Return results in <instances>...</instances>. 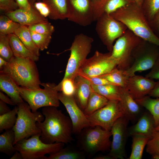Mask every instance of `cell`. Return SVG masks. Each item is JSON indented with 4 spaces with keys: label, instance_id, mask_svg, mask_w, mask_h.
<instances>
[{
    "label": "cell",
    "instance_id": "obj_1",
    "mask_svg": "<svg viewBox=\"0 0 159 159\" xmlns=\"http://www.w3.org/2000/svg\"><path fill=\"white\" fill-rule=\"evenodd\" d=\"M57 107L49 106L42 108L44 120L37 122L41 131L40 139L46 144L71 143L74 140L71 120Z\"/></svg>",
    "mask_w": 159,
    "mask_h": 159
},
{
    "label": "cell",
    "instance_id": "obj_2",
    "mask_svg": "<svg viewBox=\"0 0 159 159\" xmlns=\"http://www.w3.org/2000/svg\"><path fill=\"white\" fill-rule=\"evenodd\" d=\"M110 14L142 39L159 46V38L151 29L141 7L135 3L122 7Z\"/></svg>",
    "mask_w": 159,
    "mask_h": 159
},
{
    "label": "cell",
    "instance_id": "obj_3",
    "mask_svg": "<svg viewBox=\"0 0 159 159\" xmlns=\"http://www.w3.org/2000/svg\"><path fill=\"white\" fill-rule=\"evenodd\" d=\"M35 62L30 59L14 56L0 70V72L9 75L22 87L39 89L42 83Z\"/></svg>",
    "mask_w": 159,
    "mask_h": 159
},
{
    "label": "cell",
    "instance_id": "obj_4",
    "mask_svg": "<svg viewBox=\"0 0 159 159\" xmlns=\"http://www.w3.org/2000/svg\"><path fill=\"white\" fill-rule=\"evenodd\" d=\"M111 136L110 130L98 126H89L83 129L78 134V146L81 150L90 155L110 151Z\"/></svg>",
    "mask_w": 159,
    "mask_h": 159
},
{
    "label": "cell",
    "instance_id": "obj_5",
    "mask_svg": "<svg viewBox=\"0 0 159 159\" xmlns=\"http://www.w3.org/2000/svg\"><path fill=\"white\" fill-rule=\"evenodd\" d=\"M18 107L16 121L12 128L15 139L14 145L19 141L41 134V131L37 122L43 121L44 119L42 113L33 112L29 104L24 102L17 105Z\"/></svg>",
    "mask_w": 159,
    "mask_h": 159
},
{
    "label": "cell",
    "instance_id": "obj_6",
    "mask_svg": "<svg viewBox=\"0 0 159 159\" xmlns=\"http://www.w3.org/2000/svg\"><path fill=\"white\" fill-rule=\"evenodd\" d=\"M43 89L32 90L19 87L20 94L29 105L33 112L39 108L47 106L58 107L59 105V90L57 85L50 82L42 83Z\"/></svg>",
    "mask_w": 159,
    "mask_h": 159
},
{
    "label": "cell",
    "instance_id": "obj_7",
    "mask_svg": "<svg viewBox=\"0 0 159 159\" xmlns=\"http://www.w3.org/2000/svg\"><path fill=\"white\" fill-rule=\"evenodd\" d=\"M93 39L83 33L76 35L70 48V57L62 79H74L90 52Z\"/></svg>",
    "mask_w": 159,
    "mask_h": 159
},
{
    "label": "cell",
    "instance_id": "obj_8",
    "mask_svg": "<svg viewBox=\"0 0 159 159\" xmlns=\"http://www.w3.org/2000/svg\"><path fill=\"white\" fill-rule=\"evenodd\" d=\"M41 134L21 140L14 146L21 154L23 159H43L46 154L54 153L64 147V144H46L40 139Z\"/></svg>",
    "mask_w": 159,
    "mask_h": 159
},
{
    "label": "cell",
    "instance_id": "obj_9",
    "mask_svg": "<svg viewBox=\"0 0 159 159\" xmlns=\"http://www.w3.org/2000/svg\"><path fill=\"white\" fill-rule=\"evenodd\" d=\"M142 39L128 29L117 39L111 56L116 61L117 69L125 71L131 67L133 62L132 52Z\"/></svg>",
    "mask_w": 159,
    "mask_h": 159
},
{
    "label": "cell",
    "instance_id": "obj_10",
    "mask_svg": "<svg viewBox=\"0 0 159 159\" xmlns=\"http://www.w3.org/2000/svg\"><path fill=\"white\" fill-rule=\"evenodd\" d=\"M159 55V46L142 39L132 52V65L124 73L130 77L137 72L151 69Z\"/></svg>",
    "mask_w": 159,
    "mask_h": 159
},
{
    "label": "cell",
    "instance_id": "obj_11",
    "mask_svg": "<svg viewBox=\"0 0 159 159\" xmlns=\"http://www.w3.org/2000/svg\"><path fill=\"white\" fill-rule=\"evenodd\" d=\"M95 30L102 43L109 51H112L115 40L121 36L128 29L122 22L110 14H104L96 21Z\"/></svg>",
    "mask_w": 159,
    "mask_h": 159
},
{
    "label": "cell",
    "instance_id": "obj_12",
    "mask_svg": "<svg viewBox=\"0 0 159 159\" xmlns=\"http://www.w3.org/2000/svg\"><path fill=\"white\" fill-rule=\"evenodd\" d=\"M124 116L119 101L109 100L104 107L87 117L90 126H98L110 130L117 120Z\"/></svg>",
    "mask_w": 159,
    "mask_h": 159
},
{
    "label": "cell",
    "instance_id": "obj_13",
    "mask_svg": "<svg viewBox=\"0 0 159 159\" xmlns=\"http://www.w3.org/2000/svg\"><path fill=\"white\" fill-rule=\"evenodd\" d=\"M111 55V52L102 53L96 51L92 57L87 59L78 72L90 77L99 76L109 73L117 65Z\"/></svg>",
    "mask_w": 159,
    "mask_h": 159
},
{
    "label": "cell",
    "instance_id": "obj_14",
    "mask_svg": "<svg viewBox=\"0 0 159 159\" xmlns=\"http://www.w3.org/2000/svg\"><path fill=\"white\" fill-rule=\"evenodd\" d=\"M129 121L125 116H122L117 120L111 129L112 139L108 154L113 159L126 158L125 146L128 136L127 126Z\"/></svg>",
    "mask_w": 159,
    "mask_h": 159
},
{
    "label": "cell",
    "instance_id": "obj_15",
    "mask_svg": "<svg viewBox=\"0 0 159 159\" xmlns=\"http://www.w3.org/2000/svg\"><path fill=\"white\" fill-rule=\"evenodd\" d=\"M67 19L79 25L86 26L94 21L93 4L90 0H67Z\"/></svg>",
    "mask_w": 159,
    "mask_h": 159
},
{
    "label": "cell",
    "instance_id": "obj_16",
    "mask_svg": "<svg viewBox=\"0 0 159 159\" xmlns=\"http://www.w3.org/2000/svg\"><path fill=\"white\" fill-rule=\"evenodd\" d=\"M58 97L69 115L72 124L73 134L78 135L83 129L90 126L87 116L78 105L73 96H67L60 92H59Z\"/></svg>",
    "mask_w": 159,
    "mask_h": 159
},
{
    "label": "cell",
    "instance_id": "obj_17",
    "mask_svg": "<svg viewBox=\"0 0 159 159\" xmlns=\"http://www.w3.org/2000/svg\"><path fill=\"white\" fill-rule=\"evenodd\" d=\"M156 82L152 79L135 74L128 78L125 88L135 100L148 95Z\"/></svg>",
    "mask_w": 159,
    "mask_h": 159
},
{
    "label": "cell",
    "instance_id": "obj_18",
    "mask_svg": "<svg viewBox=\"0 0 159 159\" xmlns=\"http://www.w3.org/2000/svg\"><path fill=\"white\" fill-rule=\"evenodd\" d=\"M121 106L125 116L132 123L136 122L143 112V107L138 104L125 88L120 86Z\"/></svg>",
    "mask_w": 159,
    "mask_h": 159
},
{
    "label": "cell",
    "instance_id": "obj_19",
    "mask_svg": "<svg viewBox=\"0 0 159 159\" xmlns=\"http://www.w3.org/2000/svg\"><path fill=\"white\" fill-rule=\"evenodd\" d=\"M5 14L14 21L21 25L28 26L48 21L33 7L29 10L19 8L15 10L6 12Z\"/></svg>",
    "mask_w": 159,
    "mask_h": 159
},
{
    "label": "cell",
    "instance_id": "obj_20",
    "mask_svg": "<svg viewBox=\"0 0 159 159\" xmlns=\"http://www.w3.org/2000/svg\"><path fill=\"white\" fill-rule=\"evenodd\" d=\"M154 121L149 112H144L136 123L128 129V136L143 135L150 139L156 131Z\"/></svg>",
    "mask_w": 159,
    "mask_h": 159
},
{
    "label": "cell",
    "instance_id": "obj_21",
    "mask_svg": "<svg viewBox=\"0 0 159 159\" xmlns=\"http://www.w3.org/2000/svg\"><path fill=\"white\" fill-rule=\"evenodd\" d=\"M133 2L131 0H98L93 4L94 20L96 21L101 15L109 14Z\"/></svg>",
    "mask_w": 159,
    "mask_h": 159
},
{
    "label": "cell",
    "instance_id": "obj_22",
    "mask_svg": "<svg viewBox=\"0 0 159 159\" xmlns=\"http://www.w3.org/2000/svg\"><path fill=\"white\" fill-rule=\"evenodd\" d=\"M74 82L75 90L73 96L78 105L83 111L92 91L91 84L79 74L75 77Z\"/></svg>",
    "mask_w": 159,
    "mask_h": 159
},
{
    "label": "cell",
    "instance_id": "obj_23",
    "mask_svg": "<svg viewBox=\"0 0 159 159\" xmlns=\"http://www.w3.org/2000/svg\"><path fill=\"white\" fill-rule=\"evenodd\" d=\"M18 85L9 75L0 72V90L6 93L16 105L24 102L20 94Z\"/></svg>",
    "mask_w": 159,
    "mask_h": 159
},
{
    "label": "cell",
    "instance_id": "obj_24",
    "mask_svg": "<svg viewBox=\"0 0 159 159\" xmlns=\"http://www.w3.org/2000/svg\"><path fill=\"white\" fill-rule=\"evenodd\" d=\"M8 35L14 57L19 58H29L35 62L38 60L39 57L28 49L15 34Z\"/></svg>",
    "mask_w": 159,
    "mask_h": 159
},
{
    "label": "cell",
    "instance_id": "obj_25",
    "mask_svg": "<svg viewBox=\"0 0 159 159\" xmlns=\"http://www.w3.org/2000/svg\"><path fill=\"white\" fill-rule=\"evenodd\" d=\"M48 6L49 17L55 20L67 19L68 9L67 0H43Z\"/></svg>",
    "mask_w": 159,
    "mask_h": 159
},
{
    "label": "cell",
    "instance_id": "obj_26",
    "mask_svg": "<svg viewBox=\"0 0 159 159\" xmlns=\"http://www.w3.org/2000/svg\"><path fill=\"white\" fill-rule=\"evenodd\" d=\"M143 107L146 109L152 115L155 127L159 125V98H153L148 95L135 100Z\"/></svg>",
    "mask_w": 159,
    "mask_h": 159
},
{
    "label": "cell",
    "instance_id": "obj_27",
    "mask_svg": "<svg viewBox=\"0 0 159 159\" xmlns=\"http://www.w3.org/2000/svg\"><path fill=\"white\" fill-rule=\"evenodd\" d=\"M14 34L28 49L38 56H40V50L34 43L28 26L21 25Z\"/></svg>",
    "mask_w": 159,
    "mask_h": 159
},
{
    "label": "cell",
    "instance_id": "obj_28",
    "mask_svg": "<svg viewBox=\"0 0 159 159\" xmlns=\"http://www.w3.org/2000/svg\"><path fill=\"white\" fill-rule=\"evenodd\" d=\"M85 157V153L80 150L67 147L48 157L45 156L43 159H84Z\"/></svg>",
    "mask_w": 159,
    "mask_h": 159
},
{
    "label": "cell",
    "instance_id": "obj_29",
    "mask_svg": "<svg viewBox=\"0 0 159 159\" xmlns=\"http://www.w3.org/2000/svg\"><path fill=\"white\" fill-rule=\"evenodd\" d=\"M92 91L106 98L109 100H120V86L112 85H91Z\"/></svg>",
    "mask_w": 159,
    "mask_h": 159
},
{
    "label": "cell",
    "instance_id": "obj_30",
    "mask_svg": "<svg viewBox=\"0 0 159 159\" xmlns=\"http://www.w3.org/2000/svg\"><path fill=\"white\" fill-rule=\"evenodd\" d=\"M108 101L105 97L92 91L83 112L86 116L90 115L105 106Z\"/></svg>",
    "mask_w": 159,
    "mask_h": 159
},
{
    "label": "cell",
    "instance_id": "obj_31",
    "mask_svg": "<svg viewBox=\"0 0 159 159\" xmlns=\"http://www.w3.org/2000/svg\"><path fill=\"white\" fill-rule=\"evenodd\" d=\"M15 139L12 129L5 130L0 135V152L12 156L17 150L13 144Z\"/></svg>",
    "mask_w": 159,
    "mask_h": 159
},
{
    "label": "cell",
    "instance_id": "obj_32",
    "mask_svg": "<svg viewBox=\"0 0 159 159\" xmlns=\"http://www.w3.org/2000/svg\"><path fill=\"white\" fill-rule=\"evenodd\" d=\"M132 138L131 152L129 159H142L144 149L149 140L145 136L137 134L132 136Z\"/></svg>",
    "mask_w": 159,
    "mask_h": 159
},
{
    "label": "cell",
    "instance_id": "obj_33",
    "mask_svg": "<svg viewBox=\"0 0 159 159\" xmlns=\"http://www.w3.org/2000/svg\"><path fill=\"white\" fill-rule=\"evenodd\" d=\"M98 77L105 78L117 85L124 88L129 77L125 74L124 71L117 67L108 73Z\"/></svg>",
    "mask_w": 159,
    "mask_h": 159
},
{
    "label": "cell",
    "instance_id": "obj_34",
    "mask_svg": "<svg viewBox=\"0 0 159 159\" xmlns=\"http://www.w3.org/2000/svg\"><path fill=\"white\" fill-rule=\"evenodd\" d=\"M18 111V106H15L8 112L0 115V132L13 128L16 121Z\"/></svg>",
    "mask_w": 159,
    "mask_h": 159
},
{
    "label": "cell",
    "instance_id": "obj_35",
    "mask_svg": "<svg viewBox=\"0 0 159 159\" xmlns=\"http://www.w3.org/2000/svg\"><path fill=\"white\" fill-rule=\"evenodd\" d=\"M141 8L149 22L159 11V0H143Z\"/></svg>",
    "mask_w": 159,
    "mask_h": 159
},
{
    "label": "cell",
    "instance_id": "obj_36",
    "mask_svg": "<svg viewBox=\"0 0 159 159\" xmlns=\"http://www.w3.org/2000/svg\"><path fill=\"white\" fill-rule=\"evenodd\" d=\"M21 25L5 14L0 16V34L7 35L14 34L15 30Z\"/></svg>",
    "mask_w": 159,
    "mask_h": 159
},
{
    "label": "cell",
    "instance_id": "obj_37",
    "mask_svg": "<svg viewBox=\"0 0 159 159\" xmlns=\"http://www.w3.org/2000/svg\"><path fill=\"white\" fill-rule=\"evenodd\" d=\"M14 56L8 35L0 34V57L8 62Z\"/></svg>",
    "mask_w": 159,
    "mask_h": 159
},
{
    "label": "cell",
    "instance_id": "obj_38",
    "mask_svg": "<svg viewBox=\"0 0 159 159\" xmlns=\"http://www.w3.org/2000/svg\"><path fill=\"white\" fill-rule=\"evenodd\" d=\"M28 27L31 31L51 36L54 31V26L48 21L30 25Z\"/></svg>",
    "mask_w": 159,
    "mask_h": 159
},
{
    "label": "cell",
    "instance_id": "obj_39",
    "mask_svg": "<svg viewBox=\"0 0 159 159\" xmlns=\"http://www.w3.org/2000/svg\"><path fill=\"white\" fill-rule=\"evenodd\" d=\"M30 31L32 39L39 49L43 51L47 49L51 41L52 36Z\"/></svg>",
    "mask_w": 159,
    "mask_h": 159
},
{
    "label": "cell",
    "instance_id": "obj_40",
    "mask_svg": "<svg viewBox=\"0 0 159 159\" xmlns=\"http://www.w3.org/2000/svg\"><path fill=\"white\" fill-rule=\"evenodd\" d=\"M57 86L59 92L67 96H74L75 90L74 80L70 78L62 79Z\"/></svg>",
    "mask_w": 159,
    "mask_h": 159
},
{
    "label": "cell",
    "instance_id": "obj_41",
    "mask_svg": "<svg viewBox=\"0 0 159 159\" xmlns=\"http://www.w3.org/2000/svg\"><path fill=\"white\" fill-rule=\"evenodd\" d=\"M146 151L151 155L157 154L159 155V130L156 131L148 140L146 145Z\"/></svg>",
    "mask_w": 159,
    "mask_h": 159
},
{
    "label": "cell",
    "instance_id": "obj_42",
    "mask_svg": "<svg viewBox=\"0 0 159 159\" xmlns=\"http://www.w3.org/2000/svg\"><path fill=\"white\" fill-rule=\"evenodd\" d=\"M77 74H79L86 79L89 81L91 85H117L107 79L100 77H90L79 72Z\"/></svg>",
    "mask_w": 159,
    "mask_h": 159
},
{
    "label": "cell",
    "instance_id": "obj_43",
    "mask_svg": "<svg viewBox=\"0 0 159 159\" xmlns=\"http://www.w3.org/2000/svg\"><path fill=\"white\" fill-rule=\"evenodd\" d=\"M19 7L14 0H0V9L6 12L15 10Z\"/></svg>",
    "mask_w": 159,
    "mask_h": 159
},
{
    "label": "cell",
    "instance_id": "obj_44",
    "mask_svg": "<svg viewBox=\"0 0 159 159\" xmlns=\"http://www.w3.org/2000/svg\"><path fill=\"white\" fill-rule=\"evenodd\" d=\"M34 8L43 16H49L50 11L47 5L44 2H37L34 3Z\"/></svg>",
    "mask_w": 159,
    "mask_h": 159
},
{
    "label": "cell",
    "instance_id": "obj_45",
    "mask_svg": "<svg viewBox=\"0 0 159 159\" xmlns=\"http://www.w3.org/2000/svg\"><path fill=\"white\" fill-rule=\"evenodd\" d=\"M145 77L153 80H159V55L150 71Z\"/></svg>",
    "mask_w": 159,
    "mask_h": 159
},
{
    "label": "cell",
    "instance_id": "obj_46",
    "mask_svg": "<svg viewBox=\"0 0 159 159\" xmlns=\"http://www.w3.org/2000/svg\"><path fill=\"white\" fill-rule=\"evenodd\" d=\"M148 22L153 32L159 38V11Z\"/></svg>",
    "mask_w": 159,
    "mask_h": 159
},
{
    "label": "cell",
    "instance_id": "obj_47",
    "mask_svg": "<svg viewBox=\"0 0 159 159\" xmlns=\"http://www.w3.org/2000/svg\"><path fill=\"white\" fill-rule=\"evenodd\" d=\"M16 1L19 8L29 10L32 8L28 0H16Z\"/></svg>",
    "mask_w": 159,
    "mask_h": 159
},
{
    "label": "cell",
    "instance_id": "obj_48",
    "mask_svg": "<svg viewBox=\"0 0 159 159\" xmlns=\"http://www.w3.org/2000/svg\"><path fill=\"white\" fill-rule=\"evenodd\" d=\"M148 95L153 97L159 98V80L156 82L154 87Z\"/></svg>",
    "mask_w": 159,
    "mask_h": 159
},
{
    "label": "cell",
    "instance_id": "obj_49",
    "mask_svg": "<svg viewBox=\"0 0 159 159\" xmlns=\"http://www.w3.org/2000/svg\"><path fill=\"white\" fill-rule=\"evenodd\" d=\"M0 99L6 104L14 106L16 105L13 100L8 96L5 95L2 92H0Z\"/></svg>",
    "mask_w": 159,
    "mask_h": 159
},
{
    "label": "cell",
    "instance_id": "obj_50",
    "mask_svg": "<svg viewBox=\"0 0 159 159\" xmlns=\"http://www.w3.org/2000/svg\"><path fill=\"white\" fill-rule=\"evenodd\" d=\"M9 107L6 104L1 100H0V115L4 114L11 111Z\"/></svg>",
    "mask_w": 159,
    "mask_h": 159
},
{
    "label": "cell",
    "instance_id": "obj_51",
    "mask_svg": "<svg viewBox=\"0 0 159 159\" xmlns=\"http://www.w3.org/2000/svg\"><path fill=\"white\" fill-rule=\"evenodd\" d=\"M10 159H23L21 153L18 151H16L11 156Z\"/></svg>",
    "mask_w": 159,
    "mask_h": 159
},
{
    "label": "cell",
    "instance_id": "obj_52",
    "mask_svg": "<svg viewBox=\"0 0 159 159\" xmlns=\"http://www.w3.org/2000/svg\"><path fill=\"white\" fill-rule=\"evenodd\" d=\"M93 159H113V158L108 154L106 155H100L93 158Z\"/></svg>",
    "mask_w": 159,
    "mask_h": 159
},
{
    "label": "cell",
    "instance_id": "obj_53",
    "mask_svg": "<svg viewBox=\"0 0 159 159\" xmlns=\"http://www.w3.org/2000/svg\"><path fill=\"white\" fill-rule=\"evenodd\" d=\"M7 62L0 57V69L1 70L3 67L6 64Z\"/></svg>",
    "mask_w": 159,
    "mask_h": 159
},
{
    "label": "cell",
    "instance_id": "obj_54",
    "mask_svg": "<svg viewBox=\"0 0 159 159\" xmlns=\"http://www.w3.org/2000/svg\"><path fill=\"white\" fill-rule=\"evenodd\" d=\"M131 1H132L133 2L135 3H136L139 6H140L141 7V6L142 2H143V0H131Z\"/></svg>",
    "mask_w": 159,
    "mask_h": 159
},
{
    "label": "cell",
    "instance_id": "obj_55",
    "mask_svg": "<svg viewBox=\"0 0 159 159\" xmlns=\"http://www.w3.org/2000/svg\"><path fill=\"white\" fill-rule=\"evenodd\" d=\"M152 158L153 159H159V155L157 154L152 155Z\"/></svg>",
    "mask_w": 159,
    "mask_h": 159
},
{
    "label": "cell",
    "instance_id": "obj_56",
    "mask_svg": "<svg viewBox=\"0 0 159 159\" xmlns=\"http://www.w3.org/2000/svg\"><path fill=\"white\" fill-rule=\"evenodd\" d=\"M155 129L156 131L159 130V125L155 127Z\"/></svg>",
    "mask_w": 159,
    "mask_h": 159
},
{
    "label": "cell",
    "instance_id": "obj_57",
    "mask_svg": "<svg viewBox=\"0 0 159 159\" xmlns=\"http://www.w3.org/2000/svg\"><path fill=\"white\" fill-rule=\"evenodd\" d=\"M95 1H97V0H95Z\"/></svg>",
    "mask_w": 159,
    "mask_h": 159
}]
</instances>
